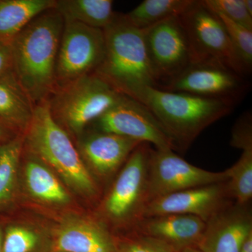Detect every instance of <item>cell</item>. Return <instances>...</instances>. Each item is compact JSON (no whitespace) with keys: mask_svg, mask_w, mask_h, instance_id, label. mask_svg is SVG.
Instances as JSON below:
<instances>
[{"mask_svg":"<svg viewBox=\"0 0 252 252\" xmlns=\"http://www.w3.org/2000/svg\"><path fill=\"white\" fill-rule=\"evenodd\" d=\"M151 149L141 143L132 152L104 200L106 216L116 223L135 224L142 219L147 205V173Z\"/></svg>","mask_w":252,"mask_h":252,"instance_id":"30bf717a","label":"cell"},{"mask_svg":"<svg viewBox=\"0 0 252 252\" xmlns=\"http://www.w3.org/2000/svg\"><path fill=\"white\" fill-rule=\"evenodd\" d=\"M3 237H4V232L0 227V252H2Z\"/></svg>","mask_w":252,"mask_h":252,"instance_id":"836d02e7","label":"cell"},{"mask_svg":"<svg viewBox=\"0 0 252 252\" xmlns=\"http://www.w3.org/2000/svg\"><path fill=\"white\" fill-rule=\"evenodd\" d=\"M248 88L243 76L215 63H193L159 89L238 102Z\"/></svg>","mask_w":252,"mask_h":252,"instance_id":"7c38bea8","label":"cell"},{"mask_svg":"<svg viewBox=\"0 0 252 252\" xmlns=\"http://www.w3.org/2000/svg\"><path fill=\"white\" fill-rule=\"evenodd\" d=\"M251 233V210L232 203L207 220L197 248L205 252H240Z\"/></svg>","mask_w":252,"mask_h":252,"instance_id":"5bb4252c","label":"cell"},{"mask_svg":"<svg viewBox=\"0 0 252 252\" xmlns=\"http://www.w3.org/2000/svg\"><path fill=\"white\" fill-rule=\"evenodd\" d=\"M245 2V7H246L247 11L250 15L252 16V0H244Z\"/></svg>","mask_w":252,"mask_h":252,"instance_id":"d6a6232c","label":"cell"},{"mask_svg":"<svg viewBox=\"0 0 252 252\" xmlns=\"http://www.w3.org/2000/svg\"><path fill=\"white\" fill-rule=\"evenodd\" d=\"M36 232L21 225H9L4 232L2 252H53Z\"/></svg>","mask_w":252,"mask_h":252,"instance_id":"d4e9b609","label":"cell"},{"mask_svg":"<svg viewBox=\"0 0 252 252\" xmlns=\"http://www.w3.org/2000/svg\"><path fill=\"white\" fill-rule=\"evenodd\" d=\"M250 114L239 120L232 135L231 145L243 149L252 147V120Z\"/></svg>","mask_w":252,"mask_h":252,"instance_id":"f1b7e54d","label":"cell"},{"mask_svg":"<svg viewBox=\"0 0 252 252\" xmlns=\"http://www.w3.org/2000/svg\"><path fill=\"white\" fill-rule=\"evenodd\" d=\"M14 130L12 127L0 119V143L7 142L18 135H14Z\"/></svg>","mask_w":252,"mask_h":252,"instance_id":"4dcf8cb0","label":"cell"},{"mask_svg":"<svg viewBox=\"0 0 252 252\" xmlns=\"http://www.w3.org/2000/svg\"><path fill=\"white\" fill-rule=\"evenodd\" d=\"M91 124L96 130L152 144L157 149L176 150L171 137L154 114L144 104L126 96Z\"/></svg>","mask_w":252,"mask_h":252,"instance_id":"8fae6325","label":"cell"},{"mask_svg":"<svg viewBox=\"0 0 252 252\" xmlns=\"http://www.w3.org/2000/svg\"></svg>","mask_w":252,"mask_h":252,"instance_id":"d590c367","label":"cell"},{"mask_svg":"<svg viewBox=\"0 0 252 252\" xmlns=\"http://www.w3.org/2000/svg\"><path fill=\"white\" fill-rule=\"evenodd\" d=\"M23 144L24 136L21 134L0 144V207L14 197Z\"/></svg>","mask_w":252,"mask_h":252,"instance_id":"603a6c76","label":"cell"},{"mask_svg":"<svg viewBox=\"0 0 252 252\" xmlns=\"http://www.w3.org/2000/svg\"><path fill=\"white\" fill-rule=\"evenodd\" d=\"M141 144L122 136L96 130L80 142L81 155L97 175L107 177L125 163Z\"/></svg>","mask_w":252,"mask_h":252,"instance_id":"e0dca14e","label":"cell"},{"mask_svg":"<svg viewBox=\"0 0 252 252\" xmlns=\"http://www.w3.org/2000/svg\"><path fill=\"white\" fill-rule=\"evenodd\" d=\"M105 51L94 74L119 94L137 99L157 83L149 65L143 31L129 22L125 14H117L103 30Z\"/></svg>","mask_w":252,"mask_h":252,"instance_id":"7a4b0ae2","label":"cell"},{"mask_svg":"<svg viewBox=\"0 0 252 252\" xmlns=\"http://www.w3.org/2000/svg\"><path fill=\"white\" fill-rule=\"evenodd\" d=\"M12 70V55L9 42L0 41V77Z\"/></svg>","mask_w":252,"mask_h":252,"instance_id":"f546056e","label":"cell"},{"mask_svg":"<svg viewBox=\"0 0 252 252\" xmlns=\"http://www.w3.org/2000/svg\"><path fill=\"white\" fill-rule=\"evenodd\" d=\"M124 96L94 73L56 86L46 102L55 122L80 135Z\"/></svg>","mask_w":252,"mask_h":252,"instance_id":"5b68a950","label":"cell"},{"mask_svg":"<svg viewBox=\"0 0 252 252\" xmlns=\"http://www.w3.org/2000/svg\"><path fill=\"white\" fill-rule=\"evenodd\" d=\"M142 31L157 88L170 82L193 63L188 37L180 16L167 18Z\"/></svg>","mask_w":252,"mask_h":252,"instance_id":"52a82bcc","label":"cell"},{"mask_svg":"<svg viewBox=\"0 0 252 252\" xmlns=\"http://www.w3.org/2000/svg\"><path fill=\"white\" fill-rule=\"evenodd\" d=\"M136 100L144 104L160 122L175 149L188 148L206 127L228 115L236 102L149 87Z\"/></svg>","mask_w":252,"mask_h":252,"instance_id":"3957f363","label":"cell"},{"mask_svg":"<svg viewBox=\"0 0 252 252\" xmlns=\"http://www.w3.org/2000/svg\"><path fill=\"white\" fill-rule=\"evenodd\" d=\"M217 15L224 25L232 45L250 74L252 67V31L224 16Z\"/></svg>","mask_w":252,"mask_h":252,"instance_id":"484cf974","label":"cell"},{"mask_svg":"<svg viewBox=\"0 0 252 252\" xmlns=\"http://www.w3.org/2000/svg\"><path fill=\"white\" fill-rule=\"evenodd\" d=\"M25 171L26 185L34 198L54 204H65L70 200L67 190L44 164L31 159L26 163Z\"/></svg>","mask_w":252,"mask_h":252,"instance_id":"44dd1931","label":"cell"},{"mask_svg":"<svg viewBox=\"0 0 252 252\" xmlns=\"http://www.w3.org/2000/svg\"><path fill=\"white\" fill-rule=\"evenodd\" d=\"M135 232L175 250L198 246L206 223L193 215H165L141 219Z\"/></svg>","mask_w":252,"mask_h":252,"instance_id":"9a60e30c","label":"cell"},{"mask_svg":"<svg viewBox=\"0 0 252 252\" xmlns=\"http://www.w3.org/2000/svg\"><path fill=\"white\" fill-rule=\"evenodd\" d=\"M53 252H117L113 235L94 220L69 217L55 231Z\"/></svg>","mask_w":252,"mask_h":252,"instance_id":"2e32d148","label":"cell"},{"mask_svg":"<svg viewBox=\"0 0 252 252\" xmlns=\"http://www.w3.org/2000/svg\"><path fill=\"white\" fill-rule=\"evenodd\" d=\"M117 252H175L162 242L140 233H135L128 237H114Z\"/></svg>","mask_w":252,"mask_h":252,"instance_id":"83f0119b","label":"cell"},{"mask_svg":"<svg viewBox=\"0 0 252 252\" xmlns=\"http://www.w3.org/2000/svg\"><path fill=\"white\" fill-rule=\"evenodd\" d=\"M28 149L36 158L58 172L78 193L91 196L97 187L68 132L50 113L48 102L36 105L24 136Z\"/></svg>","mask_w":252,"mask_h":252,"instance_id":"277c9868","label":"cell"},{"mask_svg":"<svg viewBox=\"0 0 252 252\" xmlns=\"http://www.w3.org/2000/svg\"><path fill=\"white\" fill-rule=\"evenodd\" d=\"M228 180L227 170L208 171L186 161L172 149H151L147 173V204L168 194Z\"/></svg>","mask_w":252,"mask_h":252,"instance_id":"ba28073f","label":"cell"},{"mask_svg":"<svg viewBox=\"0 0 252 252\" xmlns=\"http://www.w3.org/2000/svg\"><path fill=\"white\" fill-rule=\"evenodd\" d=\"M64 21L56 63V86L94 74L102 63L105 51L102 30Z\"/></svg>","mask_w":252,"mask_h":252,"instance_id":"9c48e42d","label":"cell"},{"mask_svg":"<svg viewBox=\"0 0 252 252\" xmlns=\"http://www.w3.org/2000/svg\"><path fill=\"white\" fill-rule=\"evenodd\" d=\"M175 252H205L202 251L200 249L196 247H190V248H187L182 249V250H176Z\"/></svg>","mask_w":252,"mask_h":252,"instance_id":"1f68e13d","label":"cell"},{"mask_svg":"<svg viewBox=\"0 0 252 252\" xmlns=\"http://www.w3.org/2000/svg\"><path fill=\"white\" fill-rule=\"evenodd\" d=\"M227 172L230 198L238 205H248L252 198V147L243 149L238 161Z\"/></svg>","mask_w":252,"mask_h":252,"instance_id":"cb8c5ba5","label":"cell"},{"mask_svg":"<svg viewBox=\"0 0 252 252\" xmlns=\"http://www.w3.org/2000/svg\"><path fill=\"white\" fill-rule=\"evenodd\" d=\"M55 0H0V41L11 42L34 18L54 8Z\"/></svg>","mask_w":252,"mask_h":252,"instance_id":"d6986e66","label":"cell"},{"mask_svg":"<svg viewBox=\"0 0 252 252\" xmlns=\"http://www.w3.org/2000/svg\"><path fill=\"white\" fill-rule=\"evenodd\" d=\"M203 4L216 14L222 15L252 31V16L244 0H204Z\"/></svg>","mask_w":252,"mask_h":252,"instance_id":"4316f807","label":"cell"},{"mask_svg":"<svg viewBox=\"0 0 252 252\" xmlns=\"http://www.w3.org/2000/svg\"><path fill=\"white\" fill-rule=\"evenodd\" d=\"M195 1V0H144L125 16L131 24L142 31L167 18L180 16Z\"/></svg>","mask_w":252,"mask_h":252,"instance_id":"7402d4cb","label":"cell"},{"mask_svg":"<svg viewBox=\"0 0 252 252\" xmlns=\"http://www.w3.org/2000/svg\"><path fill=\"white\" fill-rule=\"evenodd\" d=\"M1 143H0V144H1Z\"/></svg>","mask_w":252,"mask_h":252,"instance_id":"8d00e7d4","label":"cell"},{"mask_svg":"<svg viewBox=\"0 0 252 252\" xmlns=\"http://www.w3.org/2000/svg\"><path fill=\"white\" fill-rule=\"evenodd\" d=\"M34 107L13 70L0 77V119L14 130L26 133Z\"/></svg>","mask_w":252,"mask_h":252,"instance_id":"ac0fdd59","label":"cell"},{"mask_svg":"<svg viewBox=\"0 0 252 252\" xmlns=\"http://www.w3.org/2000/svg\"><path fill=\"white\" fill-rule=\"evenodd\" d=\"M193 63H215L244 76L248 73L232 45L224 25L203 1H195L180 16Z\"/></svg>","mask_w":252,"mask_h":252,"instance_id":"8992f818","label":"cell"},{"mask_svg":"<svg viewBox=\"0 0 252 252\" xmlns=\"http://www.w3.org/2000/svg\"><path fill=\"white\" fill-rule=\"evenodd\" d=\"M54 9L64 21L102 31L116 16L111 0H55Z\"/></svg>","mask_w":252,"mask_h":252,"instance_id":"ffe728a7","label":"cell"},{"mask_svg":"<svg viewBox=\"0 0 252 252\" xmlns=\"http://www.w3.org/2000/svg\"><path fill=\"white\" fill-rule=\"evenodd\" d=\"M64 24L52 8L34 18L10 42L13 72L34 106L46 102L56 88Z\"/></svg>","mask_w":252,"mask_h":252,"instance_id":"6da1fadb","label":"cell"},{"mask_svg":"<svg viewBox=\"0 0 252 252\" xmlns=\"http://www.w3.org/2000/svg\"><path fill=\"white\" fill-rule=\"evenodd\" d=\"M227 182L187 189L151 200L142 218L165 215H193L206 223L232 203Z\"/></svg>","mask_w":252,"mask_h":252,"instance_id":"4fadbf2b","label":"cell"},{"mask_svg":"<svg viewBox=\"0 0 252 252\" xmlns=\"http://www.w3.org/2000/svg\"></svg>","mask_w":252,"mask_h":252,"instance_id":"e575fe53","label":"cell"}]
</instances>
